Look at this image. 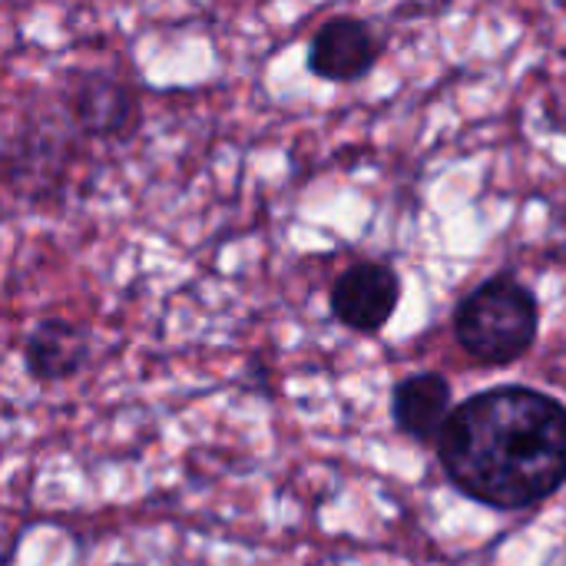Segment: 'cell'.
I'll list each match as a JSON object with an SVG mask.
<instances>
[{
	"label": "cell",
	"mask_w": 566,
	"mask_h": 566,
	"mask_svg": "<svg viewBox=\"0 0 566 566\" xmlns=\"http://www.w3.org/2000/svg\"><path fill=\"white\" fill-rule=\"evenodd\" d=\"M448 481L494 511H527L566 484V405L527 385H501L461 401L441 438Z\"/></svg>",
	"instance_id": "obj_1"
},
{
	"label": "cell",
	"mask_w": 566,
	"mask_h": 566,
	"mask_svg": "<svg viewBox=\"0 0 566 566\" xmlns=\"http://www.w3.org/2000/svg\"><path fill=\"white\" fill-rule=\"evenodd\" d=\"M541 332V302L531 285L497 272L474 285L454 312L458 345L488 368L521 361Z\"/></svg>",
	"instance_id": "obj_2"
},
{
	"label": "cell",
	"mask_w": 566,
	"mask_h": 566,
	"mask_svg": "<svg viewBox=\"0 0 566 566\" xmlns=\"http://www.w3.org/2000/svg\"><path fill=\"white\" fill-rule=\"evenodd\" d=\"M66 119L76 133L96 139H129L139 129V99L113 73L90 70L66 83Z\"/></svg>",
	"instance_id": "obj_3"
},
{
	"label": "cell",
	"mask_w": 566,
	"mask_h": 566,
	"mask_svg": "<svg viewBox=\"0 0 566 566\" xmlns=\"http://www.w3.org/2000/svg\"><path fill=\"white\" fill-rule=\"evenodd\" d=\"M385 53L381 33L352 13L328 17L308 40L305 66L325 83H358L368 76Z\"/></svg>",
	"instance_id": "obj_4"
},
{
	"label": "cell",
	"mask_w": 566,
	"mask_h": 566,
	"mask_svg": "<svg viewBox=\"0 0 566 566\" xmlns=\"http://www.w3.org/2000/svg\"><path fill=\"white\" fill-rule=\"evenodd\" d=\"M401 302V275L378 259H361L348 265L328 292L332 315L361 335L381 332Z\"/></svg>",
	"instance_id": "obj_5"
},
{
	"label": "cell",
	"mask_w": 566,
	"mask_h": 566,
	"mask_svg": "<svg viewBox=\"0 0 566 566\" xmlns=\"http://www.w3.org/2000/svg\"><path fill=\"white\" fill-rule=\"evenodd\" d=\"M90 358V332L70 318H43L27 332L23 365L33 381L56 385L73 378Z\"/></svg>",
	"instance_id": "obj_6"
},
{
	"label": "cell",
	"mask_w": 566,
	"mask_h": 566,
	"mask_svg": "<svg viewBox=\"0 0 566 566\" xmlns=\"http://www.w3.org/2000/svg\"><path fill=\"white\" fill-rule=\"evenodd\" d=\"M451 411V385L438 371L408 375L391 391V421L415 441H438Z\"/></svg>",
	"instance_id": "obj_7"
}]
</instances>
